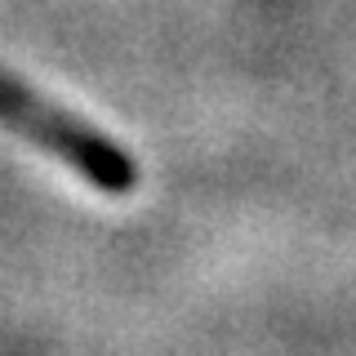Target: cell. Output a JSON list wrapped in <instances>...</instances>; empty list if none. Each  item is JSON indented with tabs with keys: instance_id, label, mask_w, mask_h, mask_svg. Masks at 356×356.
Listing matches in <instances>:
<instances>
[{
	"instance_id": "1",
	"label": "cell",
	"mask_w": 356,
	"mask_h": 356,
	"mask_svg": "<svg viewBox=\"0 0 356 356\" xmlns=\"http://www.w3.org/2000/svg\"><path fill=\"white\" fill-rule=\"evenodd\" d=\"M0 120L9 129H18L22 138H31L40 152H49L54 161H63L67 170H76L89 187H98L107 196H125L138 183V165H134V156L116 138H107L89 120L63 111L49 98H40L36 89L14 81L5 67H0Z\"/></svg>"
}]
</instances>
